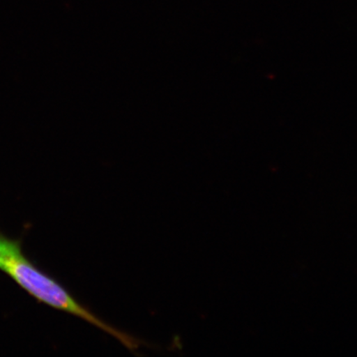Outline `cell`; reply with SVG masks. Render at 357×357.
<instances>
[{"label":"cell","instance_id":"obj_1","mask_svg":"<svg viewBox=\"0 0 357 357\" xmlns=\"http://www.w3.org/2000/svg\"><path fill=\"white\" fill-rule=\"evenodd\" d=\"M0 270L28 292L35 300L54 309L68 312L110 335L131 351H135L144 342L105 322L67 290L37 266L22 251L19 241L0 233Z\"/></svg>","mask_w":357,"mask_h":357}]
</instances>
